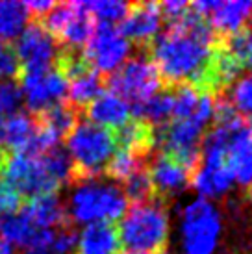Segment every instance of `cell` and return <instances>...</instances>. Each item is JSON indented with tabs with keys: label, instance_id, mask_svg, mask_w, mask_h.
<instances>
[{
	"label": "cell",
	"instance_id": "5",
	"mask_svg": "<svg viewBox=\"0 0 252 254\" xmlns=\"http://www.w3.org/2000/svg\"><path fill=\"white\" fill-rule=\"evenodd\" d=\"M0 178L7 182L21 197H41L56 193L60 188L47 171L43 156L26 152H7L0 156Z\"/></svg>",
	"mask_w": 252,
	"mask_h": 254
},
{
	"label": "cell",
	"instance_id": "31",
	"mask_svg": "<svg viewBox=\"0 0 252 254\" xmlns=\"http://www.w3.org/2000/svg\"><path fill=\"white\" fill-rule=\"evenodd\" d=\"M21 64L17 60L13 47L0 39V82H7L19 76Z\"/></svg>",
	"mask_w": 252,
	"mask_h": 254
},
{
	"label": "cell",
	"instance_id": "25",
	"mask_svg": "<svg viewBox=\"0 0 252 254\" xmlns=\"http://www.w3.org/2000/svg\"><path fill=\"white\" fill-rule=\"evenodd\" d=\"M232 108L243 117V119H252V71L241 76L224 91Z\"/></svg>",
	"mask_w": 252,
	"mask_h": 254
},
{
	"label": "cell",
	"instance_id": "1",
	"mask_svg": "<svg viewBox=\"0 0 252 254\" xmlns=\"http://www.w3.org/2000/svg\"><path fill=\"white\" fill-rule=\"evenodd\" d=\"M219 37L202 15L188 7L176 22L150 43L147 54L152 60L163 87L193 85L211 91V67Z\"/></svg>",
	"mask_w": 252,
	"mask_h": 254
},
{
	"label": "cell",
	"instance_id": "12",
	"mask_svg": "<svg viewBox=\"0 0 252 254\" xmlns=\"http://www.w3.org/2000/svg\"><path fill=\"white\" fill-rule=\"evenodd\" d=\"M148 175H150L156 198L163 200L165 204L169 198L182 193L191 184L189 171L176 160H173L171 156L158 152V150L148 160Z\"/></svg>",
	"mask_w": 252,
	"mask_h": 254
},
{
	"label": "cell",
	"instance_id": "15",
	"mask_svg": "<svg viewBox=\"0 0 252 254\" xmlns=\"http://www.w3.org/2000/svg\"><path fill=\"white\" fill-rule=\"evenodd\" d=\"M21 212L28 217V221L35 228H43V230L60 228L69 223L65 204L56 193L34 197L24 208H21Z\"/></svg>",
	"mask_w": 252,
	"mask_h": 254
},
{
	"label": "cell",
	"instance_id": "36",
	"mask_svg": "<svg viewBox=\"0 0 252 254\" xmlns=\"http://www.w3.org/2000/svg\"><path fill=\"white\" fill-rule=\"evenodd\" d=\"M123 254H126V253H123Z\"/></svg>",
	"mask_w": 252,
	"mask_h": 254
},
{
	"label": "cell",
	"instance_id": "24",
	"mask_svg": "<svg viewBox=\"0 0 252 254\" xmlns=\"http://www.w3.org/2000/svg\"><path fill=\"white\" fill-rule=\"evenodd\" d=\"M37 230L39 228H35L21 210L7 215H0V238L7 241L11 247L17 245L24 249Z\"/></svg>",
	"mask_w": 252,
	"mask_h": 254
},
{
	"label": "cell",
	"instance_id": "6",
	"mask_svg": "<svg viewBox=\"0 0 252 254\" xmlns=\"http://www.w3.org/2000/svg\"><path fill=\"white\" fill-rule=\"evenodd\" d=\"M108 85V91L121 97L128 106H135L150 99L163 87L160 74L147 52L126 60L117 71L110 74Z\"/></svg>",
	"mask_w": 252,
	"mask_h": 254
},
{
	"label": "cell",
	"instance_id": "13",
	"mask_svg": "<svg viewBox=\"0 0 252 254\" xmlns=\"http://www.w3.org/2000/svg\"><path fill=\"white\" fill-rule=\"evenodd\" d=\"M226 165L234 180L243 186L252 184V132L249 121L243 119L232 130L226 147Z\"/></svg>",
	"mask_w": 252,
	"mask_h": 254
},
{
	"label": "cell",
	"instance_id": "20",
	"mask_svg": "<svg viewBox=\"0 0 252 254\" xmlns=\"http://www.w3.org/2000/svg\"><path fill=\"white\" fill-rule=\"evenodd\" d=\"M217 45L232 62H236L241 71H252V21L230 36L219 37Z\"/></svg>",
	"mask_w": 252,
	"mask_h": 254
},
{
	"label": "cell",
	"instance_id": "21",
	"mask_svg": "<svg viewBox=\"0 0 252 254\" xmlns=\"http://www.w3.org/2000/svg\"><path fill=\"white\" fill-rule=\"evenodd\" d=\"M30 22V11L24 2L0 0V39L13 41L21 36Z\"/></svg>",
	"mask_w": 252,
	"mask_h": 254
},
{
	"label": "cell",
	"instance_id": "33",
	"mask_svg": "<svg viewBox=\"0 0 252 254\" xmlns=\"http://www.w3.org/2000/svg\"><path fill=\"white\" fill-rule=\"evenodd\" d=\"M24 4L30 11V17H37V19H45L52 11V7L56 6V2H50V0H32V2H24Z\"/></svg>",
	"mask_w": 252,
	"mask_h": 254
},
{
	"label": "cell",
	"instance_id": "4",
	"mask_svg": "<svg viewBox=\"0 0 252 254\" xmlns=\"http://www.w3.org/2000/svg\"><path fill=\"white\" fill-rule=\"evenodd\" d=\"M67 148L76 171V182L98 178L117 150L115 130L80 119L67 135Z\"/></svg>",
	"mask_w": 252,
	"mask_h": 254
},
{
	"label": "cell",
	"instance_id": "11",
	"mask_svg": "<svg viewBox=\"0 0 252 254\" xmlns=\"http://www.w3.org/2000/svg\"><path fill=\"white\" fill-rule=\"evenodd\" d=\"M160 26L161 13L158 2H132L117 30L126 41L135 43L143 52H147L150 43L160 34Z\"/></svg>",
	"mask_w": 252,
	"mask_h": 254
},
{
	"label": "cell",
	"instance_id": "16",
	"mask_svg": "<svg viewBox=\"0 0 252 254\" xmlns=\"http://www.w3.org/2000/svg\"><path fill=\"white\" fill-rule=\"evenodd\" d=\"M80 254H123L115 223H93L78 234Z\"/></svg>",
	"mask_w": 252,
	"mask_h": 254
},
{
	"label": "cell",
	"instance_id": "35",
	"mask_svg": "<svg viewBox=\"0 0 252 254\" xmlns=\"http://www.w3.org/2000/svg\"><path fill=\"white\" fill-rule=\"evenodd\" d=\"M249 198H251V200H252V184H251V186H249Z\"/></svg>",
	"mask_w": 252,
	"mask_h": 254
},
{
	"label": "cell",
	"instance_id": "9",
	"mask_svg": "<svg viewBox=\"0 0 252 254\" xmlns=\"http://www.w3.org/2000/svg\"><path fill=\"white\" fill-rule=\"evenodd\" d=\"M15 54L24 71L52 69L60 60V43L41 22H30L15 39Z\"/></svg>",
	"mask_w": 252,
	"mask_h": 254
},
{
	"label": "cell",
	"instance_id": "29",
	"mask_svg": "<svg viewBox=\"0 0 252 254\" xmlns=\"http://www.w3.org/2000/svg\"><path fill=\"white\" fill-rule=\"evenodd\" d=\"M22 106V93L21 87L13 80L0 82V115L9 117L13 113L21 112Z\"/></svg>",
	"mask_w": 252,
	"mask_h": 254
},
{
	"label": "cell",
	"instance_id": "2",
	"mask_svg": "<svg viewBox=\"0 0 252 254\" xmlns=\"http://www.w3.org/2000/svg\"><path fill=\"white\" fill-rule=\"evenodd\" d=\"M119 240L126 254H165L169 241L167 204L154 198L150 202L133 204L123 215Z\"/></svg>",
	"mask_w": 252,
	"mask_h": 254
},
{
	"label": "cell",
	"instance_id": "14",
	"mask_svg": "<svg viewBox=\"0 0 252 254\" xmlns=\"http://www.w3.org/2000/svg\"><path fill=\"white\" fill-rule=\"evenodd\" d=\"M84 115L93 125L110 128V130H119L130 121V106L112 91H102L85 108Z\"/></svg>",
	"mask_w": 252,
	"mask_h": 254
},
{
	"label": "cell",
	"instance_id": "19",
	"mask_svg": "<svg viewBox=\"0 0 252 254\" xmlns=\"http://www.w3.org/2000/svg\"><path fill=\"white\" fill-rule=\"evenodd\" d=\"M72 15L58 36V43H65L69 50H76L87 45L95 32V21L84 9L82 2H72Z\"/></svg>",
	"mask_w": 252,
	"mask_h": 254
},
{
	"label": "cell",
	"instance_id": "28",
	"mask_svg": "<svg viewBox=\"0 0 252 254\" xmlns=\"http://www.w3.org/2000/svg\"><path fill=\"white\" fill-rule=\"evenodd\" d=\"M173 89V121H184L195 115L200 89L193 85H176Z\"/></svg>",
	"mask_w": 252,
	"mask_h": 254
},
{
	"label": "cell",
	"instance_id": "3",
	"mask_svg": "<svg viewBox=\"0 0 252 254\" xmlns=\"http://www.w3.org/2000/svg\"><path fill=\"white\" fill-rule=\"evenodd\" d=\"M67 217L93 225V223H115L123 219L128 210V200L119 186L89 178L76 182L67 204Z\"/></svg>",
	"mask_w": 252,
	"mask_h": 254
},
{
	"label": "cell",
	"instance_id": "7",
	"mask_svg": "<svg viewBox=\"0 0 252 254\" xmlns=\"http://www.w3.org/2000/svg\"><path fill=\"white\" fill-rule=\"evenodd\" d=\"M221 213L208 198H196L184 210L182 247L186 254H213L221 236Z\"/></svg>",
	"mask_w": 252,
	"mask_h": 254
},
{
	"label": "cell",
	"instance_id": "8",
	"mask_svg": "<svg viewBox=\"0 0 252 254\" xmlns=\"http://www.w3.org/2000/svg\"><path fill=\"white\" fill-rule=\"evenodd\" d=\"M128 54H130V43L112 24L95 26L91 39L87 41L82 52L85 64L102 76L117 71L126 62Z\"/></svg>",
	"mask_w": 252,
	"mask_h": 254
},
{
	"label": "cell",
	"instance_id": "17",
	"mask_svg": "<svg viewBox=\"0 0 252 254\" xmlns=\"http://www.w3.org/2000/svg\"><path fill=\"white\" fill-rule=\"evenodd\" d=\"M206 21L210 22L211 30L217 37H226L236 30L245 26L252 21V2L247 0H232V2H217Z\"/></svg>",
	"mask_w": 252,
	"mask_h": 254
},
{
	"label": "cell",
	"instance_id": "34",
	"mask_svg": "<svg viewBox=\"0 0 252 254\" xmlns=\"http://www.w3.org/2000/svg\"><path fill=\"white\" fill-rule=\"evenodd\" d=\"M0 254H13V247L0 238Z\"/></svg>",
	"mask_w": 252,
	"mask_h": 254
},
{
	"label": "cell",
	"instance_id": "22",
	"mask_svg": "<svg viewBox=\"0 0 252 254\" xmlns=\"http://www.w3.org/2000/svg\"><path fill=\"white\" fill-rule=\"evenodd\" d=\"M82 119V113L74 110L69 102H60L56 106L49 108L47 112L39 113L37 123L43 128H47L49 132L56 135L62 141L65 135H69V132L76 127V123Z\"/></svg>",
	"mask_w": 252,
	"mask_h": 254
},
{
	"label": "cell",
	"instance_id": "32",
	"mask_svg": "<svg viewBox=\"0 0 252 254\" xmlns=\"http://www.w3.org/2000/svg\"><path fill=\"white\" fill-rule=\"evenodd\" d=\"M22 197L17 191L9 186L7 182H4L0 178V215H7V213H15L21 210Z\"/></svg>",
	"mask_w": 252,
	"mask_h": 254
},
{
	"label": "cell",
	"instance_id": "10",
	"mask_svg": "<svg viewBox=\"0 0 252 254\" xmlns=\"http://www.w3.org/2000/svg\"><path fill=\"white\" fill-rule=\"evenodd\" d=\"M19 87L22 102L37 115L67 99V78L58 67L45 71H24Z\"/></svg>",
	"mask_w": 252,
	"mask_h": 254
},
{
	"label": "cell",
	"instance_id": "30",
	"mask_svg": "<svg viewBox=\"0 0 252 254\" xmlns=\"http://www.w3.org/2000/svg\"><path fill=\"white\" fill-rule=\"evenodd\" d=\"M78 247V232L76 228L67 223L54 230L52 240V251L54 254H72Z\"/></svg>",
	"mask_w": 252,
	"mask_h": 254
},
{
	"label": "cell",
	"instance_id": "18",
	"mask_svg": "<svg viewBox=\"0 0 252 254\" xmlns=\"http://www.w3.org/2000/svg\"><path fill=\"white\" fill-rule=\"evenodd\" d=\"M37 132V119L30 113L17 112L6 117L4 121V154L9 152H22L30 145L32 137Z\"/></svg>",
	"mask_w": 252,
	"mask_h": 254
},
{
	"label": "cell",
	"instance_id": "27",
	"mask_svg": "<svg viewBox=\"0 0 252 254\" xmlns=\"http://www.w3.org/2000/svg\"><path fill=\"white\" fill-rule=\"evenodd\" d=\"M82 6L93 17V21H98V24H112L113 26L115 22H121L125 19L130 4L100 0V2H82Z\"/></svg>",
	"mask_w": 252,
	"mask_h": 254
},
{
	"label": "cell",
	"instance_id": "23",
	"mask_svg": "<svg viewBox=\"0 0 252 254\" xmlns=\"http://www.w3.org/2000/svg\"><path fill=\"white\" fill-rule=\"evenodd\" d=\"M152 156H143L135 150H128V148H117L112 160L108 162L104 169V175L112 180L117 182H125L128 177H132L135 171L143 169L148 165V160Z\"/></svg>",
	"mask_w": 252,
	"mask_h": 254
},
{
	"label": "cell",
	"instance_id": "26",
	"mask_svg": "<svg viewBox=\"0 0 252 254\" xmlns=\"http://www.w3.org/2000/svg\"><path fill=\"white\" fill-rule=\"evenodd\" d=\"M123 193L128 202L133 204H143V202H150L156 198L154 188L150 182V175H148V165L143 169L135 171L132 177H128L123 182Z\"/></svg>",
	"mask_w": 252,
	"mask_h": 254
}]
</instances>
